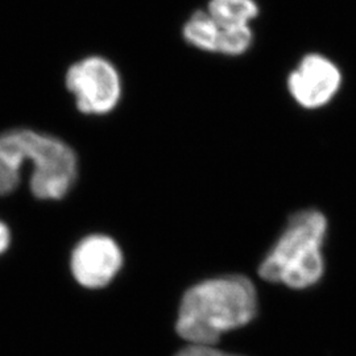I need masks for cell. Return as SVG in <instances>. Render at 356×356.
<instances>
[{
  "mask_svg": "<svg viewBox=\"0 0 356 356\" xmlns=\"http://www.w3.org/2000/svg\"><path fill=\"white\" fill-rule=\"evenodd\" d=\"M26 161L28 129H11L0 134V195L11 194L19 186Z\"/></svg>",
  "mask_w": 356,
  "mask_h": 356,
  "instance_id": "52a82bcc",
  "label": "cell"
},
{
  "mask_svg": "<svg viewBox=\"0 0 356 356\" xmlns=\"http://www.w3.org/2000/svg\"><path fill=\"white\" fill-rule=\"evenodd\" d=\"M343 76L337 63L327 56L310 51L286 76V90L294 103L307 111L330 104L339 94Z\"/></svg>",
  "mask_w": 356,
  "mask_h": 356,
  "instance_id": "5b68a950",
  "label": "cell"
},
{
  "mask_svg": "<svg viewBox=\"0 0 356 356\" xmlns=\"http://www.w3.org/2000/svg\"><path fill=\"white\" fill-rule=\"evenodd\" d=\"M220 35V26L204 11L191 13L182 26V38L197 51L216 53Z\"/></svg>",
  "mask_w": 356,
  "mask_h": 356,
  "instance_id": "ba28073f",
  "label": "cell"
},
{
  "mask_svg": "<svg viewBox=\"0 0 356 356\" xmlns=\"http://www.w3.org/2000/svg\"><path fill=\"white\" fill-rule=\"evenodd\" d=\"M123 263V251L114 238L106 234H91L74 245L69 268L79 286L98 291L116 279Z\"/></svg>",
  "mask_w": 356,
  "mask_h": 356,
  "instance_id": "8992f818",
  "label": "cell"
},
{
  "mask_svg": "<svg viewBox=\"0 0 356 356\" xmlns=\"http://www.w3.org/2000/svg\"><path fill=\"white\" fill-rule=\"evenodd\" d=\"M327 227V218L317 209L294 213L261 261L259 276L292 289H306L317 284L325 272L322 247Z\"/></svg>",
  "mask_w": 356,
  "mask_h": 356,
  "instance_id": "7a4b0ae2",
  "label": "cell"
},
{
  "mask_svg": "<svg viewBox=\"0 0 356 356\" xmlns=\"http://www.w3.org/2000/svg\"><path fill=\"white\" fill-rule=\"evenodd\" d=\"M29 163L33 165L29 186L38 200H61L76 182L78 163L74 151L63 140L28 131Z\"/></svg>",
  "mask_w": 356,
  "mask_h": 356,
  "instance_id": "3957f363",
  "label": "cell"
},
{
  "mask_svg": "<svg viewBox=\"0 0 356 356\" xmlns=\"http://www.w3.org/2000/svg\"><path fill=\"white\" fill-rule=\"evenodd\" d=\"M65 81L83 114H110L120 102L122 78L115 65L103 57L91 56L72 65Z\"/></svg>",
  "mask_w": 356,
  "mask_h": 356,
  "instance_id": "277c9868",
  "label": "cell"
},
{
  "mask_svg": "<svg viewBox=\"0 0 356 356\" xmlns=\"http://www.w3.org/2000/svg\"><path fill=\"white\" fill-rule=\"evenodd\" d=\"M206 11L220 26H251L260 7L256 0H210Z\"/></svg>",
  "mask_w": 356,
  "mask_h": 356,
  "instance_id": "9c48e42d",
  "label": "cell"
},
{
  "mask_svg": "<svg viewBox=\"0 0 356 356\" xmlns=\"http://www.w3.org/2000/svg\"><path fill=\"white\" fill-rule=\"evenodd\" d=\"M254 41L252 26H220L216 54L239 57L252 48Z\"/></svg>",
  "mask_w": 356,
  "mask_h": 356,
  "instance_id": "30bf717a",
  "label": "cell"
},
{
  "mask_svg": "<svg viewBox=\"0 0 356 356\" xmlns=\"http://www.w3.org/2000/svg\"><path fill=\"white\" fill-rule=\"evenodd\" d=\"M175 356H242L227 354L225 351H220L216 348V346H195L189 344L185 348H182Z\"/></svg>",
  "mask_w": 356,
  "mask_h": 356,
  "instance_id": "8fae6325",
  "label": "cell"
},
{
  "mask_svg": "<svg viewBox=\"0 0 356 356\" xmlns=\"http://www.w3.org/2000/svg\"><path fill=\"white\" fill-rule=\"evenodd\" d=\"M11 241H13L11 229L3 220H0V256L8 251Z\"/></svg>",
  "mask_w": 356,
  "mask_h": 356,
  "instance_id": "7c38bea8",
  "label": "cell"
},
{
  "mask_svg": "<svg viewBox=\"0 0 356 356\" xmlns=\"http://www.w3.org/2000/svg\"><path fill=\"white\" fill-rule=\"evenodd\" d=\"M257 313L252 281L241 275L202 281L182 296L176 331L189 344L216 346L222 334L245 326Z\"/></svg>",
  "mask_w": 356,
  "mask_h": 356,
  "instance_id": "6da1fadb",
  "label": "cell"
}]
</instances>
